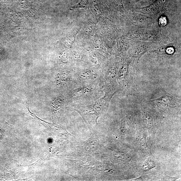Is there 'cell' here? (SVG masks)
Wrapping results in <instances>:
<instances>
[{
    "instance_id": "cell-3",
    "label": "cell",
    "mask_w": 181,
    "mask_h": 181,
    "mask_svg": "<svg viewBox=\"0 0 181 181\" xmlns=\"http://www.w3.org/2000/svg\"><path fill=\"white\" fill-rule=\"evenodd\" d=\"M167 52L169 54H173L174 52V49L173 48L171 47L168 48L167 50Z\"/></svg>"
},
{
    "instance_id": "cell-1",
    "label": "cell",
    "mask_w": 181,
    "mask_h": 181,
    "mask_svg": "<svg viewBox=\"0 0 181 181\" xmlns=\"http://www.w3.org/2000/svg\"><path fill=\"white\" fill-rule=\"evenodd\" d=\"M168 23V20L166 17H162L160 18L159 24L160 26L162 27L166 26Z\"/></svg>"
},
{
    "instance_id": "cell-2",
    "label": "cell",
    "mask_w": 181,
    "mask_h": 181,
    "mask_svg": "<svg viewBox=\"0 0 181 181\" xmlns=\"http://www.w3.org/2000/svg\"><path fill=\"white\" fill-rule=\"evenodd\" d=\"M88 4V1L87 0H81L80 3L77 4L75 7H85L87 4Z\"/></svg>"
}]
</instances>
